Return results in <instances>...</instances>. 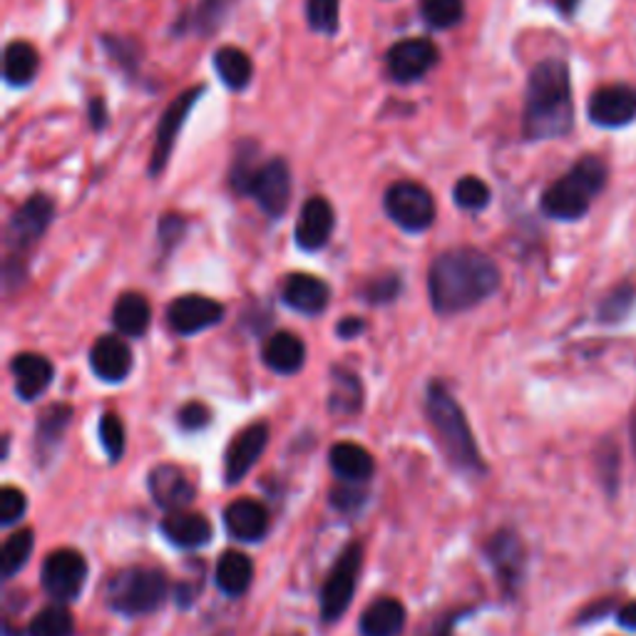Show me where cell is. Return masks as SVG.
Segmentation results:
<instances>
[{
	"label": "cell",
	"instance_id": "6da1fadb",
	"mask_svg": "<svg viewBox=\"0 0 636 636\" xmlns=\"http://www.w3.org/2000/svg\"><path fill=\"white\" fill-rule=\"evenodd\" d=\"M500 269L480 249L461 247L438 254L428 271V296L433 311L453 316L488 302L500 288Z\"/></svg>",
	"mask_w": 636,
	"mask_h": 636
},
{
	"label": "cell",
	"instance_id": "7a4b0ae2",
	"mask_svg": "<svg viewBox=\"0 0 636 636\" xmlns=\"http://www.w3.org/2000/svg\"><path fill=\"white\" fill-rule=\"evenodd\" d=\"M575 125V100L569 68L563 60H542L530 72L522 133L530 143L569 135Z\"/></svg>",
	"mask_w": 636,
	"mask_h": 636
},
{
	"label": "cell",
	"instance_id": "3957f363",
	"mask_svg": "<svg viewBox=\"0 0 636 636\" xmlns=\"http://www.w3.org/2000/svg\"><path fill=\"white\" fill-rule=\"evenodd\" d=\"M606 184V164L600 157L587 155L572 164V170L552 182L542 194L540 207L549 219L577 222L592 207Z\"/></svg>",
	"mask_w": 636,
	"mask_h": 636
},
{
	"label": "cell",
	"instance_id": "277c9868",
	"mask_svg": "<svg viewBox=\"0 0 636 636\" xmlns=\"http://www.w3.org/2000/svg\"><path fill=\"white\" fill-rule=\"evenodd\" d=\"M425 413L430 425H433L438 443H441L443 453L447 455L457 470L477 473L482 470L480 451H477L475 438L467 425V418L457 400L447 393L443 383H430L425 396Z\"/></svg>",
	"mask_w": 636,
	"mask_h": 636
},
{
	"label": "cell",
	"instance_id": "5b68a950",
	"mask_svg": "<svg viewBox=\"0 0 636 636\" xmlns=\"http://www.w3.org/2000/svg\"><path fill=\"white\" fill-rule=\"evenodd\" d=\"M53 217H55V204L48 194H33L31 200L23 202L21 207L13 212V217L11 222H8V229H5L8 257H5L3 276H5L8 292H13V288L23 284L25 271H27L25 254L45 237Z\"/></svg>",
	"mask_w": 636,
	"mask_h": 636
},
{
	"label": "cell",
	"instance_id": "8992f818",
	"mask_svg": "<svg viewBox=\"0 0 636 636\" xmlns=\"http://www.w3.org/2000/svg\"><path fill=\"white\" fill-rule=\"evenodd\" d=\"M167 577L152 567H129L117 572L105 587L110 610L125 616L152 614L167 600Z\"/></svg>",
	"mask_w": 636,
	"mask_h": 636
},
{
	"label": "cell",
	"instance_id": "52a82bcc",
	"mask_svg": "<svg viewBox=\"0 0 636 636\" xmlns=\"http://www.w3.org/2000/svg\"><path fill=\"white\" fill-rule=\"evenodd\" d=\"M361 563H363V547L359 542H351L345 547L336 565L331 569V575L326 577L323 589H321V616L326 624L339 622L341 616L349 610L355 594V582H359V572H361Z\"/></svg>",
	"mask_w": 636,
	"mask_h": 636
},
{
	"label": "cell",
	"instance_id": "ba28073f",
	"mask_svg": "<svg viewBox=\"0 0 636 636\" xmlns=\"http://www.w3.org/2000/svg\"><path fill=\"white\" fill-rule=\"evenodd\" d=\"M388 217L406 231H425L435 222V202L423 184L396 182L383 196Z\"/></svg>",
	"mask_w": 636,
	"mask_h": 636
},
{
	"label": "cell",
	"instance_id": "9c48e42d",
	"mask_svg": "<svg viewBox=\"0 0 636 636\" xmlns=\"http://www.w3.org/2000/svg\"><path fill=\"white\" fill-rule=\"evenodd\" d=\"M88 579V563L75 549H55L43 563V589L55 602H72Z\"/></svg>",
	"mask_w": 636,
	"mask_h": 636
},
{
	"label": "cell",
	"instance_id": "30bf717a",
	"mask_svg": "<svg viewBox=\"0 0 636 636\" xmlns=\"http://www.w3.org/2000/svg\"><path fill=\"white\" fill-rule=\"evenodd\" d=\"M204 95V88L196 86L184 90L180 98H174L170 102V107L164 110L162 120H159L157 125V135H155V149H152V159H149V174L159 177L164 172L167 162H170L172 157V149L177 137H180L182 127L186 123V117H190V112L194 107V102Z\"/></svg>",
	"mask_w": 636,
	"mask_h": 636
},
{
	"label": "cell",
	"instance_id": "8fae6325",
	"mask_svg": "<svg viewBox=\"0 0 636 636\" xmlns=\"http://www.w3.org/2000/svg\"><path fill=\"white\" fill-rule=\"evenodd\" d=\"M247 196H254L269 217H284L288 202H292V170H288L286 159L274 157L261 164L249 184Z\"/></svg>",
	"mask_w": 636,
	"mask_h": 636
},
{
	"label": "cell",
	"instance_id": "7c38bea8",
	"mask_svg": "<svg viewBox=\"0 0 636 636\" xmlns=\"http://www.w3.org/2000/svg\"><path fill=\"white\" fill-rule=\"evenodd\" d=\"M589 120L602 129H620L636 120V88L632 86H606L592 92L587 102Z\"/></svg>",
	"mask_w": 636,
	"mask_h": 636
},
{
	"label": "cell",
	"instance_id": "4fadbf2b",
	"mask_svg": "<svg viewBox=\"0 0 636 636\" xmlns=\"http://www.w3.org/2000/svg\"><path fill=\"white\" fill-rule=\"evenodd\" d=\"M438 60H441V53L433 43L425 41V37H408V41H400L388 50L386 68L393 80L408 86V82L425 78Z\"/></svg>",
	"mask_w": 636,
	"mask_h": 636
},
{
	"label": "cell",
	"instance_id": "5bb4252c",
	"mask_svg": "<svg viewBox=\"0 0 636 636\" xmlns=\"http://www.w3.org/2000/svg\"><path fill=\"white\" fill-rule=\"evenodd\" d=\"M224 318V306L214 298L200 296V294H186L174 298L167 306V323L170 329L180 336H194L200 331H207L212 326H217Z\"/></svg>",
	"mask_w": 636,
	"mask_h": 636
},
{
	"label": "cell",
	"instance_id": "9a60e30c",
	"mask_svg": "<svg viewBox=\"0 0 636 636\" xmlns=\"http://www.w3.org/2000/svg\"><path fill=\"white\" fill-rule=\"evenodd\" d=\"M269 443V425L266 423H251L241 433L234 435V441L227 447V457H224V477L227 485H237L247 477V473L259 463L264 455Z\"/></svg>",
	"mask_w": 636,
	"mask_h": 636
},
{
	"label": "cell",
	"instance_id": "2e32d148",
	"mask_svg": "<svg viewBox=\"0 0 636 636\" xmlns=\"http://www.w3.org/2000/svg\"><path fill=\"white\" fill-rule=\"evenodd\" d=\"M336 227V214L326 196H311L304 202L296 222V245L304 251H318L329 245Z\"/></svg>",
	"mask_w": 636,
	"mask_h": 636
},
{
	"label": "cell",
	"instance_id": "e0dca14e",
	"mask_svg": "<svg viewBox=\"0 0 636 636\" xmlns=\"http://www.w3.org/2000/svg\"><path fill=\"white\" fill-rule=\"evenodd\" d=\"M149 495H152L155 504L170 512H182L186 504L194 500V482L186 477L182 467L177 465H157L149 473Z\"/></svg>",
	"mask_w": 636,
	"mask_h": 636
},
{
	"label": "cell",
	"instance_id": "ac0fdd59",
	"mask_svg": "<svg viewBox=\"0 0 636 636\" xmlns=\"http://www.w3.org/2000/svg\"><path fill=\"white\" fill-rule=\"evenodd\" d=\"M133 351L120 336H100L90 349V368L100 381L123 383L133 373Z\"/></svg>",
	"mask_w": 636,
	"mask_h": 636
},
{
	"label": "cell",
	"instance_id": "d6986e66",
	"mask_svg": "<svg viewBox=\"0 0 636 636\" xmlns=\"http://www.w3.org/2000/svg\"><path fill=\"white\" fill-rule=\"evenodd\" d=\"M282 298L286 306H292L298 314L318 316L326 311V306L331 302V288L318 276L292 274L286 276L282 286Z\"/></svg>",
	"mask_w": 636,
	"mask_h": 636
},
{
	"label": "cell",
	"instance_id": "ffe728a7",
	"mask_svg": "<svg viewBox=\"0 0 636 636\" xmlns=\"http://www.w3.org/2000/svg\"><path fill=\"white\" fill-rule=\"evenodd\" d=\"M11 373L15 378V393L23 400L41 398L55 378L53 363L41 353H18L11 361Z\"/></svg>",
	"mask_w": 636,
	"mask_h": 636
},
{
	"label": "cell",
	"instance_id": "44dd1931",
	"mask_svg": "<svg viewBox=\"0 0 636 636\" xmlns=\"http://www.w3.org/2000/svg\"><path fill=\"white\" fill-rule=\"evenodd\" d=\"M224 525L229 535L239 542H257L266 535L269 512L261 502L251 498L234 500L227 512H224Z\"/></svg>",
	"mask_w": 636,
	"mask_h": 636
},
{
	"label": "cell",
	"instance_id": "7402d4cb",
	"mask_svg": "<svg viewBox=\"0 0 636 636\" xmlns=\"http://www.w3.org/2000/svg\"><path fill=\"white\" fill-rule=\"evenodd\" d=\"M164 537L177 547L196 549L212 542V522L196 512H170L162 520Z\"/></svg>",
	"mask_w": 636,
	"mask_h": 636
},
{
	"label": "cell",
	"instance_id": "603a6c76",
	"mask_svg": "<svg viewBox=\"0 0 636 636\" xmlns=\"http://www.w3.org/2000/svg\"><path fill=\"white\" fill-rule=\"evenodd\" d=\"M261 361L274 373L282 376H292V373L302 371L306 361V345L298 336L288 331H276L269 336L264 349H261Z\"/></svg>",
	"mask_w": 636,
	"mask_h": 636
},
{
	"label": "cell",
	"instance_id": "cb8c5ba5",
	"mask_svg": "<svg viewBox=\"0 0 636 636\" xmlns=\"http://www.w3.org/2000/svg\"><path fill=\"white\" fill-rule=\"evenodd\" d=\"M406 626V606L393 597L373 602L361 616L363 636H400Z\"/></svg>",
	"mask_w": 636,
	"mask_h": 636
},
{
	"label": "cell",
	"instance_id": "d4e9b609",
	"mask_svg": "<svg viewBox=\"0 0 636 636\" xmlns=\"http://www.w3.org/2000/svg\"><path fill=\"white\" fill-rule=\"evenodd\" d=\"M149 321H152V308H149L147 298L137 292L123 294L112 308V326L123 336H133V339L145 336Z\"/></svg>",
	"mask_w": 636,
	"mask_h": 636
},
{
	"label": "cell",
	"instance_id": "484cf974",
	"mask_svg": "<svg viewBox=\"0 0 636 636\" xmlns=\"http://www.w3.org/2000/svg\"><path fill=\"white\" fill-rule=\"evenodd\" d=\"M329 463L333 467V473L341 477V480L349 482H363L368 480L376 470V463H373V455L363 445L355 443H336L329 453Z\"/></svg>",
	"mask_w": 636,
	"mask_h": 636
},
{
	"label": "cell",
	"instance_id": "4316f807",
	"mask_svg": "<svg viewBox=\"0 0 636 636\" xmlns=\"http://www.w3.org/2000/svg\"><path fill=\"white\" fill-rule=\"evenodd\" d=\"M41 70V58L31 43L15 41L5 48L3 55V75L11 88H27Z\"/></svg>",
	"mask_w": 636,
	"mask_h": 636
},
{
	"label": "cell",
	"instance_id": "83f0119b",
	"mask_svg": "<svg viewBox=\"0 0 636 636\" xmlns=\"http://www.w3.org/2000/svg\"><path fill=\"white\" fill-rule=\"evenodd\" d=\"M214 70H217L224 86L234 92L245 90L254 78V63L245 50L234 48V45H224L214 53Z\"/></svg>",
	"mask_w": 636,
	"mask_h": 636
},
{
	"label": "cell",
	"instance_id": "f1b7e54d",
	"mask_svg": "<svg viewBox=\"0 0 636 636\" xmlns=\"http://www.w3.org/2000/svg\"><path fill=\"white\" fill-rule=\"evenodd\" d=\"M254 579V565L245 552H224L217 565V584L224 594L241 597Z\"/></svg>",
	"mask_w": 636,
	"mask_h": 636
},
{
	"label": "cell",
	"instance_id": "f546056e",
	"mask_svg": "<svg viewBox=\"0 0 636 636\" xmlns=\"http://www.w3.org/2000/svg\"><path fill=\"white\" fill-rule=\"evenodd\" d=\"M331 378H333V388H331L329 406L333 413H341V416L359 413L363 404V388H361L359 376H353L351 371L333 368Z\"/></svg>",
	"mask_w": 636,
	"mask_h": 636
},
{
	"label": "cell",
	"instance_id": "4dcf8cb0",
	"mask_svg": "<svg viewBox=\"0 0 636 636\" xmlns=\"http://www.w3.org/2000/svg\"><path fill=\"white\" fill-rule=\"evenodd\" d=\"M490 559L502 579H508V582H518V577L522 572V547L518 537L508 535V532L495 535L490 545Z\"/></svg>",
	"mask_w": 636,
	"mask_h": 636
},
{
	"label": "cell",
	"instance_id": "1f68e13d",
	"mask_svg": "<svg viewBox=\"0 0 636 636\" xmlns=\"http://www.w3.org/2000/svg\"><path fill=\"white\" fill-rule=\"evenodd\" d=\"M465 0H420V18L430 31H447L463 21Z\"/></svg>",
	"mask_w": 636,
	"mask_h": 636
},
{
	"label": "cell",
	"instance_id": "d6a6232c",
	"mask_svg": "<svg viewBox=\"0 0 636 636\" xmlns=\"http://www.w3.org/2000/svg\"><path fill=\"white\" fill-rule=\"evenodd\" d=\"M33 552V530H18L5 540L3 552H0V572L5 579L21 572L27 565V557Z\"/></svg>",
	"mask_w": 636,
	"mask_h": 636
},
{
	"label": "cell",
	"instance_id": "836d02e7",
	"mask_svg": "<svg viewBox=\"0 0 636 636\" xmlns=\"http://www.w3.org/2000/svg\"><path fill=\"white\" fill-rule=\"evenodd\" d=\"M72 614L63 604H53L33 616L27 636H72Z\"/></svg>",
	"mask_w": 636,
	"mask_h": 636
},
{
	"label": "cell",
	"instance_id": "e575fe53",
	"mask_svg": "<svg viewBox=\"0 0 636 636\" xmlns=\"http://www.w3.org/2000/svg\"><path fill=\"white\" fill-rule=\"evenodd\" d=\"M259 167L261 164L257 162V145L241 143L237 147V157H234V164H231V172H229L231 190L241 196H247L249 184H251V180H254Z\"/></svg>",
	"mask_w": 636,
	"mask_h": 636
},
{
	"label": "cell",
	"instance_id": "d590c367",
	"mask_svg": "<svg viewBox=\"0 0 636 636\" xmlns=\"http://www.w3.org/2000/svg\"><path fill=\"white\" fill-rule=\"evenodd\" d=\"M339 0H306V21L311 31L323 35H336L341 25Z\"/></svg>",
	"mask_w": 636,
	"mask_h": 636
},
{
	"label": "cell",
	"instance_id": "8d00e7d4",
	"mask_svg": "<svg viewBox=\"0 0 636 636\" xmlns=\"http://www.w3.org/2000/svg\"><path fill=\"white\" fill-rule=\"evenodd\" d=\"M490 186L485 184L480 177H463L453 186V200L461 209L480 212L490 204Z\"/></svg>",
	"mask_w": 636,
	"mask_h": 636
},
{
	"label": "cell",
	"instance_id": "74e56055",
	"mask_svg": "<svg viewBox=\"0 0 636 636\" xmlns=\"http://www.w3.org/2000/svg\"><path fill=\"white\" fill-rule=\"evenodd\" d=\"M72 408L70 406H50L37 420V443L41 445H58L65 433V428L70 425Z\"/></svg>",
	"mask_w": 636,
	"mask_h": 636
},
{
	"label": "cell",
	"instance_id": "f35d334b",
	"mask_svg": "<svg viewBox=\"0 0 636 636\" xmlns=\"http://www.w3.org/2000/svg\"><path fill=\"white\" fill-rule=\"evenodd\" d=\"M634 302H636V286L622 284V286H616L612 294H606L602 298L597 316H600V321L604 323H620L622 318L629 316Z\"/></svg>",
	"mask_w": 636,
	"mask_h": 636
},
{
	"label": "cell",
	"instance_id": "ab89813d",
	"mask_svg": "<svg viewBox=\"0 0 636 636\" xmlns=\"http://www.w3.org/2000/svg\"><path fill=\"white\" fill-rule=\"evenodd\" d=\"M400 286H404V282H400V276L398 274H381L376 279H371V282L361 288V296H363V302H368L373 306H383V304H390V302H396V298L400 296Z\"/></svg>",
	"mask_w": 636,
	"mask_h": 636
},
{
	"label": "cell",
	"instance_id": "60d3db41",
	"mask_svg": "<svg viewBox=\"0 0 636 636\" xmlns=\"http://www.w3.org/2000/svg\"><path fill=\"white\" fill-rule=\"evenodd\" d=\"M100 441L105 453L110 455V461H120L125 455V425L115 413L102 416L100 420Z\"/></svg>",
	"mask_w": 636,
	"mask_h": 636
},
{
	"label": "cell",
	"instance_id": "b9f144b4",
	"mask_svg": "<svg viewBox=\"0 0 636 636\" xmlns=\"http://www.w3.org/2000/svg\"><path fill=\"white\" fill-rule=\"evenodd\" d=\"M224 11H227V5H224V0H207L202 8H196L194 13L186 15V23H184V31H194V33H209L214 25L222 21Z\"/></svg>",
	"mask_w": 636,
	"mask_h": 636
},
{
	"label": "cell",
	"instance_id": "7bdbcfd3",
	"mask_svg": "<svg viewBox=\"0 0 636 636\" xmlns=\"http://www.w3.org/2000/svg\"><path fill=\"white\" fill-rule=\"evenodd\" d=\"M25 508L27 502L21 490L3 488V492H0V522H3V525H13V522L21 520L25 514Z\"/></svg>",
	"mask_w": 636,
	"mask_h": 636
},
{
	"label": "cell",
	"instance_id": "ee69618b",
	"mask_svg": "<svg viewBox=\"0 0 636 636\" xmlns=\"http://www.w3.org/2000/svg\"><path fill=\"white\" fill-rule=\"evenodd\" d=\"M184 229H186V224L180 214H164V217L159 219V227H157L159 245H162L164 251H172L182 241Z\"/></svg>",
	"mask_w": 636,
	"mask_h": 636
},
{
	"label": "cell",
	"instance_id": "f6af8a7d",
	"mask_svg": "<svg viewBox=\"0 0 636 636\" xmlns=\"http://www.w3.org/2000/svg\"><path fill=\"white\" fill-rule=\"evenodd\" d=\"M212 423V410L200 404V400H192V404L182 406L180 410V425L184 430H202Z\"/></svg>",
	"mask_w": 636,
	"mask_h": 636
},
{
	"label": "cell",
	"instance_id": "bcb514c9",
	"mask_svg": "<svg viewBox=\"0 0 636 636\" xmlns=\"http://www.w3.org/2000/svg\"><path fill=\"white\" fill-rule=\"evenodd\" d=\"M366 331V321L359 316H345L343 321H339V326H336V333L341 336V339H359V336Z\"/></svg>",
	"mask_w": 636,
	"mask_h": 636
},
{
	"label": "cell",
	"instance_id": "7dc6e473",
	"mask_svg": "<svg viewBox=\"0 0 636 636\" xmlns=\"http://www.w3.org/2000/svg\"><path fill=\"white\" fill-rule=\"evenodd\" d=\"M90 123H92V127L98 129H105L107 127V105H105V100L102 98H92L90 100Z\"/></svg>",
	"mask_w": 636,
	"mask_h": 636
},
{
	"label": "cell",
	"instance_id": "c3c4849f",
	"mask_svg": "<svg viewBox=\"0 0 636 636\" xmlns=\"http://www.w3.org/2000/svg\"><path fill=\"white\" fill-rule=\"evenodd\" d=\"M361 495L355 492V490H339V492H333V504L336 508H355V504H359L361 500Z\"/></svg>",
	"mask_w": 636,
	"mask_h": 636
},
{
	"label": "cell",
	"instance_id": "681fc988",
	"mask_svg": "<svg viewBox=\"0 0 636 636\" xmlns=\"http://www.w3.org/2000/svg\"><path fill=\"white\" fill-rule=\"evenodd\" d=\"M620 622H622V626H626V629L636 632V602L624 606V610L620 612Z\"/></svg>",
	"mask_w": 636,
	"mask_h": 636
},
{
	"label": "cell",
	"instance_id": "f907efd6",
	"mask_svg": "<svg viewBox=\"0 0 636 636\" xmlns=\"http://www.w3.org/2000/svg\"><path fill=\"white\" fill-rule=\"evenodd\" d=\"M559 11H563L565 15H572L577 11V5H579V0H555Z\"/></svg>",
	"mask_w": 636,
	"mask_h": 636
},
{
	"label": "cell",
	"instance_id": "816d5d0a",
	"mask_svg": "<svg viewBox=\"0 0 636 636\" xmlns=\"http://www.w3.org/2000/svg\"><path fill=\"white\" fill-rule=\"evenodd\" d=\"M632 445H634V451H636V418L632 420Z\"/></svg>",
	"mask_w": 636,
	"mask_h": 636
}]
</instances>
